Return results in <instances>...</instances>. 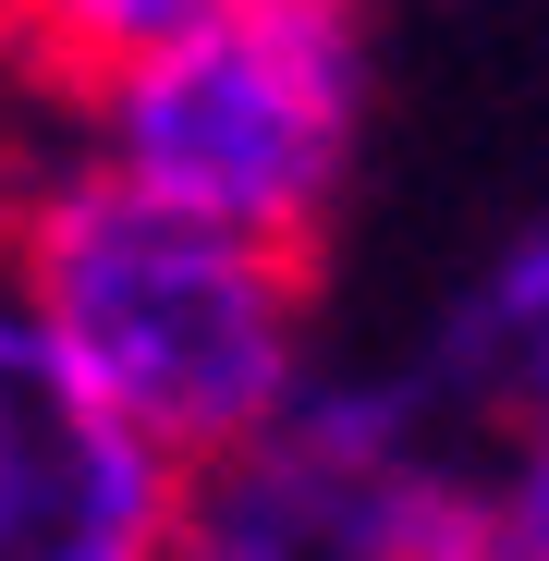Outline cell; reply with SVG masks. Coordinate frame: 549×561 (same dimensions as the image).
Instances as JSON below:
<instances>
[{"label":"cell","mask_w":549,"mask_h":561,"mask_svg":"<svg viewBox=\"0 0 549 561\" xmlns=\"http://www.w3.org/2000/svg\"><path fill=\"white\" fill-rule=\"evenodd\" d=\"M0 268L25 280L61 366L135 427V451L208 525V501L268 451L294 403V330L330 268L208 208H171L135 171H37L0 232Z\"/></svg>","instance_id":"6da1fadb"},{"label":"cell","mask_w":549,"mask_h":561,"mask_svg":"<svg viewBox=\"0 0 549 561\" xmlns=\"http://www.w3.org/2000/svg\"><path fill=\"white\" fill-rule=\"evenodd\" d=\"M99 123L123 135V171L147 196L330 268L366 123V0H208L111 85Z\"/></svg>","instance_id":"7a4b0ae2"},{"label":"cell","mask_w":549,"mask_h":561,"mask_svg":"<svg viewBox=\"0 0 549 561\" xmlns=\"http://www.w3.org/2000/svg\"><path fill=\"white\" fill-rule=\"evenodd\" d=\"M196 513L135 427L61 366L37 318L0 306V561H183Z\"/></svg>","instance_id":"3957f363"},{"label":"cell","mask_w":549,"mask_h":561,"mask_svg":"<svg viewBox=\"0 0 549 561\" xmlns=\"http://www.w3.org/2000/svg\"><path fill=\"white\" fill-rule=\"evenodd\" d=\"M196 13L208 0H0V99L49 123H99L111 85Z\"/></svg>","instance_id":"277c9868"}]
</instances>
